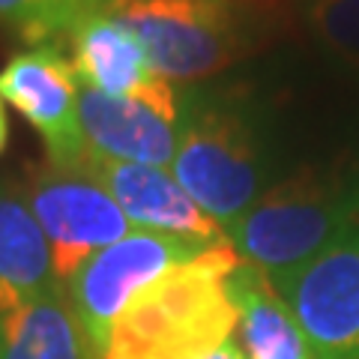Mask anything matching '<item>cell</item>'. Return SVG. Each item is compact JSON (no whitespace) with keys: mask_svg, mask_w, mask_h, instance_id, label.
Segmentation results:
<instances>
[{"mask_svg":"<svg viewBox=\"0 0 359 359\" xmlns=\"http://www.w3.org/2000/svg\"><path fill=\"white\" fill-rule=\"evenodd\" d=\"M237 266L240 255L228 240L174 266L129 302L99 359H204L231 341L237 311L228 276Z\"/></svg>","mask_w":359,"mask_h":359,"instance_id":"1","label":"cell"},{"mask_svg":"<svg viewBox=\"0 0 359 359\" xmlns=\"http://www.w3.org/2000/svg\"><path fill=\"white\" fill-rule=\"evenodd\" d=\"M171 174L228 233L266 192L269 159L255 117L233 96L186 90Z\"/></svg>","mask_w":359,"mask_h":359,"instance_id":"2","label":"cell"},{"mask_svg":"<svg viewBox=\"0 0 359 359\" xmlns=\"http://www.w3.org/2000/svg\"><path fill=\"white\" fill-rule=\"evenodd\" d=\"M353 228H359V168L299 171L266 189L228 228V243L243 264L276 282Z\"/></svg>","mask_w":359,"mask_h":359,"instance_id":"3","label":"cell"},{"mask_svg":"<svg viewBox=\"0 0 359 359\" xmlns=\"http://www.w3.org/2000/svg\"><path fill=\"white\" fill-rule=\"evenodd\" d=\"M108 15L144 45L168 81H201L255 51L273 21L266 0H111Z\"/></svg>","mask_w":359,"mask_h":359,"instance_id":"4","label":"cell"},{"mask_svg":"<svg viewBox=\"0 0 359 359\" xmlns=\"http://www.w3.org/2000/svg\"><path fill=\"white\" fill-rule=\"evenodd\" d=\"M207 245L212 243L132 231L129 237L96 252L75 269L63 290L96 359L102 353L114 320L126 311L129 302L153 282H159L165 273H171L174 266L192 261Z\"/></svg>","mask_w":359,"mask_h":359,"instance_id":"5","label":"cell"},{"mask_svg":"<svg viewBox=\"0 0 359 359\" xmlns=\"http://www.w3.org/2000/svg\"><path fill=\"white\" fill-rule=\"evenodd\" d=\"M25 195L45 233L54 278L60 287H66L87 257L135 231L117 201L87 171H66L48 165L27 180Z\"/></svg>","mask_w":359,"mask_h":359,"instance_id":"6","label":"cell"},{"mask_svg":"<svg viewBox=\"0 0 359 359\" xmlns=\"http://www.w3.org/2000/svg\"><path fill=\"white\" fill-rule=\"evenodd\" d=\"M273 285L320 359H359V228Z\"/></svg>","mask_w":359,"mask_h":359,"instance_id":"7","label":"cell"},{"mask_svg":"<svg viewBox=\"0 0 359 359\" xmlns=\"http://www.w3.org/2000/svg\"><path fill=\"white\" fill-rule=\"evenodd\" d=\"M0 96L42 135L51 168L81 171L87 162L78 117L81 84L57 45H33L13 54L0 72Z\"/></svg>","mask_w":359,"mask_h":359,"instance_id":"8","label":"cell"},{"mask_svg":"<svg viewBox=\"0 0 359 359\" xmlns=\"http://www.w3.org/2000/svg\"><path fill=\"white\" fill-rule=\"evenodd\" d=\"M78 117L87 153L96 159L156 168L174 162L180 141V96L168 78L147 93L126 99L81 87Z\"/></svg>","mask_w":359,"mask_h":359,"instance_id":"9","label":"cell"},{"mask_svg":"<svg viewBox=\"0 0 359 359\" xmlns=\"http://www.w3.org/2000/svg\"><path fill=\"white\" fill-rule=\"evenodd\" d=\"M81 171L96 177L105 192L117 201L132 228L147 233H168L192 243H222L228 240L216 222L201 210L192 195L177 183V177L156 165H132L96 159L87 153Z\"/></svg>","mask_w":359,"mask_h":359,"instance_id":"10","label":"cell"},{"mask_svg":"<svg viewBox=\"0 0 359 359\" xmlns=\"http://www.w3.org/2000/svg\"><path fill=\"white\" fill-rule=\"evenodd\" d=\"M72 69L84 90L105 96H141L165 78L153 69L138 36L108 13L90 15L72 36Z\"/></svg>","mask_w":359,"mask_h":359,"instance_id":"11","label":"cell"},{"mask_svg":"<svg viewBox=\"0 0 359 359\" xmlns=\"http://www.w3.org/2000/svg\"><path fill=\"white\" fill-rule=\"evenodd\" d=\"M228 297L237 311V344L245 359H320L261 269L240 261L228 276Z\"/></svg>","mask_w":359,"mask_h":359,"instance_id":"12","label":"cell"},{"mask_svg":"<svg viewBox=\"0 0 359 359\" xmlns=\"http://www.w3.org/2000/svg\"><path fill=\"white\" fill-rule=\"evenodd\" d=\"M51 252L25 186L0 180V311L21 309L57 290Z\"/></svg>","mask_w":359,"mask_h":359,"instance_id":"13","label":"cell"},{"mask_svg":"<svg viewBox=\"0 0 359 359\" xmlns=\"http://www.w3.org/2000/svg\"><path fill=\"white\" fill-rule=\"evenodd\" d=\"M0 359H96L66 290L0 311Z\"/></svg>","mask_w":359,"mask_h":359,"instance_id":"14","label":"cell"},{"mask_svg":"<svg viewBox=\"0 0 359 359\" xmlns=\"http://www.w3.org/2000/svg\"><path fill=\"white\" fill-rule=\"evenodd\" d=\"M111 0H0V25L30 45H54L72 36L90 15L105 13Z\"/></svg>","mask_w":359,"mask_h":359,"instance_id":"15","label":"cell"},{"mask_svg":"<svg viewBox=\"0 0 359 359\" xmlns=\"http://www.w3.org/2000/svg\"><path fill=\"white\" fill-rule=\"evenodd\" d=\"M311 25L335 57L359 69V0H314Z\"/></svg>","mask_w":359,"mask_h":359,"instance_id":"16","label":"cell"},{"mask_svg":"<svg viewBox=\"0 0 359 359\" xmlns=\"http://www.w3.org/2000/svg\"><path fill=\"white\" fill-rule=\"evenodd\" d=\"M204 359H245V353L240 351V344L231 339V341H224L222 347H216L212 353H207Z\"/></svg>","mask_w":359,"mask_h":359,"instance_id":"17","label":"cell"},{"mask_svg":"<svg viewBox=\"0 0 359 359\" xmlns=\"http://www.w3.org/2000/svg\"><path fill=\"white\" fill-rule=\"evenodd\" d=\"M6 141H9V120L4 111V96H0V153L6 150Z\"/></svg>","mask_w":359,"mask_h":359,"instance_id":"18","label":"cell"}]
</instances>
